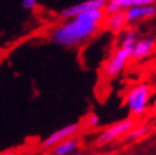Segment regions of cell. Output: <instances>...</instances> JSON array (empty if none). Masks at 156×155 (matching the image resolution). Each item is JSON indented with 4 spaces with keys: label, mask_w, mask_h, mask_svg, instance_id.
Returning <instances> with one entry per match:
<instances>
[{
    "label": "cell",
    "mask_w": 156,
    "mask_h": 155,
    "mask_svg": "<svg viewBox=\"0 0 156 155\" xmlns=\"http://www.w3.org/2000/svg\"><path fill=\"white\" fill-rule=\"evenodd\" d=\"M104 17L103 9L84 12L55 27L51 32V40L55 45L65 49L81 46L100 31Z\"/></svg>",
    "instance_id": "obj_1"
},
{
    "label": "cell",
    "mask_w": 156,
    "mask_h": 155,
    "mask_svg": "<svg viewBox=\"0 0 156 155\" xmlns=\"http://www.w3.org/2000/svg\"><path fill=\"white\" fill-rule=\"evenodd\" d=\"M152 96V88L146 83H138L131 87L124 94V106L133 118H140L147 112Z\"/></svg>",
    "instance_id": "obj_2"
},
{
    "label": "cell",
    "mask_w": 156,
    "mask_h": 155,
    "mask_svg": "<svg viewBox=\"0 0 156 155\" xmlns=\"http://www.w3.org/2000/svg\"><path fill=\"white\" fill-rule=\"evenodd\" d=\"M129 61H131V49L121 47L119 46L103 65V76L108 78V79L115 78L124 70V67L127 66Z\"/></svg>",
    "instance_id": "obj_3"
},
{
    "label": "cell",
    "mask_w": 156,
    "mask_h": 155,
    "mask_svg": "<svg viewBox=\"0 0 156 155\" xmlns=\"http://www.w3.org/2000/svg\"><path fill=\"white\" fill-rule=\"evenodd\" d=\"M136 125V120L133 117H127L122 121H118L111 125L109 127H107L105 130H103L97 137V145L99 146H104L108 145L115 140H118L122 136L126 135L128 131Z\"/></svg>",
    "instance_id": "obj_4"
},
{
    "label": "cell",
    "mask_w": 156,
    "mask_h": 155,
    "mask_svg": "<svg viewBox=\"0 0 156 155\" xmlns=\"http://www.w3.org/2000/svg\"><path fill=\"white\" fill-rule=\"evenodd\" d=\"M83 127L81 122H74V123H69V125L61 127L58 130H56L55 132L50 134L44 140L41 142V148L44 150H50L52 149L55 145H57L58 142L66 140L69 137L76 136L80 132V130Z\"/></svg>",
    "instance_id": "obj_5"
},
{
    "label": "cell",
    "mask_w": 156,
    "mask_h": 155,
    "mask_svg": "<svg viewBox=\"0 0 156 155\" xmlns=\"http://www.w3.org/2000/svg\"><path fill=\"white\" fill-rule=\"evenodd\" d=\"M155 52V40L151 37L137 38V41L131 49V61L141 63L152 56Z\"/></svg>",
    "instance_id": "obj_6"
},
{
    "label": "cell",
    "mask_w": 156,
    "mask_h": 155,
    "mask_svg": "<svg viewBox=\"0 0 156 155\" xmlns=\"http://www.w3.org/2000/svg\"><path fill=\"white\" fill-rule=\"evenodd\" d=\"M105 3H107V0H85V2H80V3H76V4H73L65 8L60 13V17L65 20L71 19L84 12L93 10V9H103Z\"/></svg>",
    "instance_id": "obj_7"
},
{
    "label": "cell",
    "mask_w": 156,
    "mask_h": 155,
    "mask_svg": "<svg viewBox=\"0 0 156 155\" xmlns=\"http://www.w3.org/2000/svg\"><path fill=\"white\" fill-rule=\"evenodd\" d=\"M127 26H132L140 20L151 19L156 15V6L154 5H145V6H131L127 10H124Z\"/></svg>",
    "instance_id": "obj_8"
},
{
    "label": "cell",
    "mask_w": 156,
    "mask_h": 155,
    "mask_svg": "<svg viewBox=\"0 0 156 155\" xmlns=\"http://www.w3.org/2000/svg\"><path fill=\"white\" fill-rule=\"evenodd\" d=\"M103 26L105 27V29L111 31L113 33L122 32L124 28H127L124 12H115L112 14H107L103 20Z\"/></svg>",
    "instance_id": "obj_9"
},
{
    "label": "cell",
    "mask_w": 156,
    "mask_h": 155,
    "mask_svg": "<svg viewBox=\"0 0 156 155\" xmlns=\"http://www.w3.org/2000/svg\"><path fill=\"white\" fill-rule=\"evenodd\" d=\"M80 144H81L80 137L76 135L58 142L57 145H55L52 149H50V153L51 155H69L79 150Z\"/></svg>",
    "instance_id": "obj_10"
},
{
    "label": "cell",
    "mask_w": 156,
    "mask_h": 155,
    "mask_svg": "<svg viewBox=\"0 0 156 155\" xmlns=\"http://www.w3.org/2000/svg\"><path fill=\"white\" fill-rule=\"evenodd\" d=\"M151 130H152V122H150V121L141 122V123H138V125L136 123V125L124 135V139H126V141H131V142L137 141L140 139L145 137Z\"/></svg>",
    "instance_id": "obj_11"
},
{
    "label": "cell",
    "mask_w": 156,
    "mask_h": 155,
    "mask_svg": "<svg viewBox=\"0 0 156 155\" xmlns=\"http://www.w3.org/2000/svg\"><path fill=\"white\" fill-rule=\"evenodd\" d=\"M131 6H135V0H107L103 10L107 15L115 12H124Z\"/></svg>",
    "instance_id": "obj_12"
},
{
    "label": "cell",
    "mask_w": 156,
    "mask_h": 155,
    "mask_svg": "<svg viewBox=\"0 0 156 155\" xmlns=\"http://www.w3.org/2000/svg\"><path fill=\"white\" fill-rule=\"evenodd\" d=\"M122 38H121V42L119 46L121 47H127V49H132V46L135 45V42L137 41L138 34L133 28H124L122 31Z\"/></svg>",
    "instance_id": "obj_13"
},
{
    "label": "cell",
    "mask_w": 156,
    "mask_h": 155,
    "mask_svg": "<svg viewBox=\"0 0 156 155\" xmlns=\"http://www.w3.org/2000/svg\"><path fill=\"white\" fill-rule=\"evenodd\" d=\"M84 122H85V126H88L90 128H94V127H98L100 125V117L95 112H91L85 117Z\"/></svg>",
    "instance_id": "obj_14"
},
{
    "label": "cell",
    "mask_w": 156,
    "mask_h": 155,
    "mask_svg": "<svg viewBox=\"0 0 156 155\" xmlns=\"http://www.w3.org/2000/svg\"><path fill=\"white\" fill-rule=\"evenodd\" d=\"M38 5V0H22V8L24 10L33 12Z\"/></svg>",
    "instance_id": "obj_15"
},
{
    "label": "cell",
    "mask_w": 156,
    "mask_h": 155,
    "mask_svg": "<svg viewBox=\"0 0 156 155\" xmlns=\"http://www.w3.org/2000/svg\"><path fill=\"white\" fill-rule=\"evenodd\" d=\"M155 0H135V6H145V5H154Z\"/></svg>",
    "instance_id": "obj_16"
},
{
    "label": "cell",
    "mask_w": 156,
    "mask_h": 155,
    "mask_svg": "<svg viewBox=\"0 0 156 155\" xmlns=\"http://www.w3.org/2000/svg\"><path fill=\"white\" fill-rule=\"evenodd\" d=\"M0 155H17V153H15L14 150H5V151H3Z\"/></svg>",
    "instance_id": "obj_17"
},
{
    "label": "cell",
    "mask_w": 156,
    "mask_h": 155,
    "mask_svg": "<svg viewBox=\"0 0 156 155\" xmlns=\"http://www.w3.org/2000/svg\"><path fill=\"white\" fill-rule=\"evenodd\" d=\"M69 155H83V153H81L80 150H77V151H75V153H73V154H69Z\"/></svg>",
    "instance_id": "obj_18"
}]
</instances>
